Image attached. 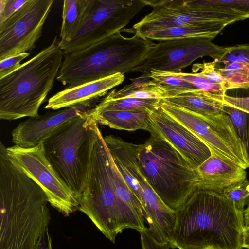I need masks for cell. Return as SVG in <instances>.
<instances>
[{"label": "cell", "instance_id": "11", "mask_svg": "<svg viewBox=\"0 0 249 249\" xmlns=\"http://www.w3.org/2000/svg\"><path fill=\"white\" fill-rule=\"evenodd\" d=\"M7 152L10 160L44 191L53 207L65 216L78 210V198L47 159L43 143L28 148L14 145L7 148Z\"/></svg>", "mask_w": 249, "mask_h": 249}, {"label": "cell", "instance_id": "36", "mask_svg": "<svg viewBox=\"0 0 249 249\" xmlns=\"http://www.w3.org/2000/svg\"><path fill=\"white\" fill-rule=\"evenodd\" d=\"M223 102L225 104L249 114V96L238 97L225 95L223 98Z\"/></svg>", "mask_w": 249, "mask_h": 249}, {"label": "cell", "instance_id": "5", "mask_svg": "<svg viewBox=\"0 0 249 249\" xmlns=\"http://www.w3.org/2000/svg\"><path fill=\"white\" fill-rule=\"evenodd\" d=\"M56 36L51 43L17 70L0 79V118L14 120L38 116L53 86L64 52Z\"/></svg>", "mask_w": 249, "mask_h": 249}, {"label": "cell", "instance_id": "8", "mask_svg": "<svg viewBox=\"0 0 249 249\" xmlns=\"http://www.w3.org/2000/svg\"><path fill=\"white\" fill-rule=\"evenodd\" d=\"M159 105L166 113L205 143L211 152L245 169L249 168V155L226 113L204 117L162 99Z\"/></svg>", "mask_w": 249, "mask_h": 249}, {"label": "cell", "instance_id": "28", "mask_svg": "<svg viewBox=\"0 0 249 249\" xmlns=\"http://www.w3.org/2000/svg\"><path fill=\"white\" fill-rule=\"evenodd\" d=\"M222 194L237 209L244 212L245 206L249 203V181L245 179L231 185L225 189Z\"/></svg>", "mask_w": 249, "mask_h": 249}, {"label": "cell", "instance_id": "33", "mask_svg": "<svg viewBox=\"0 0 249 249\" xmlns=\"http://www.w3.org/2000/svg\"><path fill=\"white\" fill-rule=\"evenodd\" d=\"M29 55L30 53L26 52L0 61V79L18 68L21 65L20 62Z\"/></svg>", "mask_w": 249, "mask_h": 249}, {"label": "cell", "instance_id": "14", "mask_svg": "<svg viewBox=\"0 0 249 249\" xmlns=\"http://www.w3.org/2000/svg\"><path fill=\"white\" fill-rule=\"evenodd\" d=\"M99 99L94 98L21 122L12 132L13 142L21 148L36 147L91 109Z\"/></svg>", "mask_w": 249, "mask_h": 249}, {"label": "cell", "instance_id": "24", "mask_svg": "<svg viewBox=\"0 0 249 249\" xmlns=\"http://www.w3.org/2000/svg\"><path fill=\"white\" fill-rule=\"evenodd\" d=\"M160 99L123 98L115 100L103 99L91 109L93 114L108 110L145 112L158 106Z\"/></svg>", "mask_w": 249, "mask_h": 249}, {"label": "cell", "instance_id": "15", "mask_svg": "<svg viewBox=\"0 0 249 249\" xmlns=\"http://www.w3.org/2000/svg\"><path fill=\"white\" fill-rule=\"evenodd\" d=\"M153 127L196 168L211 154L209 148L189 130L158 106L149 109Z\"/></svg>", "mask_w": 249, "mask_h": 249}, {"label": "cell", "instance_id": "1", "mask_svg": "<svg viewBox=\"0 0 249 249\" xmlns=\"http://www.w3.org/2000/svg\"><path fill=\"white\" fill-rule=\"evenodd\" d=\"M135 196L117 167L98 127L93 138L90 163L78 210L114 243L125 229L139 232L147 228L143 218L126 205Z\"/></svg>", "mask_w": 249, "mask_h": 249}, {"label": "cell", "instance_id": "21", "mask_svg": "<svg viewBox=\"0 0 249 249\" xmlns=\"http://www.w3.org/2000/svg\"><path fill=\"white\" fill-rule=\"evenodd\" d=\"M131 84L119 90L110 91L103 98L105 100H115L123 98L140 99H163L168 97L165 90L151 79L149 75L142 74L137 78L131 79Z\"/></svg>", "mask_w": 249, "mask_h": 249}, {"label": "cell", "instance_id": "35", "mask_svg": "<svg viewBox=\"0 0 249 249\" xmlns=\"http://www.w3.org/2000/svg\"><path fill=\"white\" fill-rule=\"evenodd\" d=\"M139 233L142 249H169V244L157 241L149 232L147 227Z\"/></svg>", "mask_w": 249, "mask_h": 249}, {"label": "cell", "instance_id": "23", "mask_svg": "<svg viewBox=\"0 0 249 249\" xmlns=\"http://www.w3.org/2000/svg\"><path fill=\"white\" fill-rule=\"evenodd\" d=\"M90 0H65L63 1L60 38L61 42L69 41L84 21Z\"/></svg>", "mask_w": 249, "mask_h": 249}, {"label": "cell", "instance_id": "31", "mask_svg": "<svg viewBox=\"0 0 249 249\" xmlns=\"http://www.w3.org/2000/svg\"><path fill=\"white\" fill-rule=\"evenodd\" d=\"M177 75L192 84L198 90L217 95H225L226 91L219 85L210 83L204 78L193 73L174 72Z\"/></svg>", "mask_w": 249, "mask_h": 249}, {"label": "cell", "instance_id": "18", "mask_svg": "<svg viewBox=\"0 0 249 249\" xmlns=\"http://www.w3.org/2000/svg\"><path fill=\"white\" fill-rule=\"evenodd\" d=\"M124 78V74L118 73L98 80L68 86L52 96L45 108L57 110L99 98L121 84Z\"/></svg>", "mask_w": 249, "mask_h": 249}, {"label": "cell", "instance_id": "37", "mask_svg": "<svg viewBox=\"0 0 249 249\" xmlns=\"http://www.w3.org/2000/svg\"><path fill=\"white\" fill-rule=\"evenodd\" d=\"M36 249H53L52 238L48 229L45 231Z\"/></svg>", "mask_w": 249, "mask_h": 249}, {"label": "cell", "instance_id": "25", "mask_svg": "<svg viewBox=\"0 0 249 249\" xmlns=\"http://www.w3.org/2000/svg\"><path fill=\"white\" fill-rule=\"evenodd\" d=\"M148 75L151 79L165 90L168 97L198 90L192 84L179 77L174 72L153 70Z\"/></svg>", "mask_w": 249, "mask_h": 249}, {"label": "cell", "instance_id": "7", "mask_svg": "<svg viewBox=\"0 0 249 249\" xmlns=\"http://www.w3.org/2000/svg\"><path fill=\"white\" fill-rule=\"evenodd\" d=\"M90 110L43 142L47 159L78 200L85 186L98 127Z\"/></svg>", "mask_w": 249, "mask_h": 249}, {"label": "cell", "instance_id": "29", "mask_svg": "<svg viewBox=\"0 0 249 249\" xmlns=\"http://www.w3.org/2000/svg\"><path fill=\"white\" fill-rule=\"evenodd\" d=\"M191 73L204 78L211 84L221 86L227 91L225 79L214 61L194 64Z\"/></svg>", "mask_w": 249, "mask_h": 249}, {"label": "cell", "instance_id": "40", "mask_svg": "<svg viewBox=\"0 0 249 249\" xmlns=\"http://www.w3.org/2000/svg\"></svg>", "mask_w": 249, "mask_h": 249}, {"label": "cell", "instance_id": "26", "mask_svg": "<svg viewBox=\"0 0 249 249\" xmlns=\"http://www.w3.org/2000/svg\"><path fill=\"white\" fill-rule=\"evenodd\" d=\"M216 65L225 79L227 90L249 88V65L233 62L221 66Z\"/></svg>", "mask_w": 249, "mask_h": 249}, {"label": "cell", "instance_id": "32", "mask_svg": "<svg viewBox=\"0 0 249 249\" xmlns=\"http://www.w3.org/2000/svg\"><path fill=\"white\" fill-rule=\"evenodd\" d=\"M208 5L230 8L249 16V0H204Z\"/></svg>", "mask_w": 249, "mask_h": 249}, {"label": "cell", "instance_id": "30", "mask_svg": "<svg viewBox=\"0 0 249 249\" xmlns=\"http://www.w3.org/2000/svg\"><path fill=\"white\" fill-rule=\"evenodd\" d=\"M214 61L219 66L233 62L249 65V43L225 47L224 53L218 60Z\"/></svg>", "mask_w": 249, "mask_h": 249}, {"label": "cell", "instance_id": "10", "mask_svg": "<svg viewBox=\"0 0 249 249\" xmlns=\"http://www.w3.org/2000/svg\"><path fill=\"white\" fill-rule=\"evenodd\" d=\"M152 7L133 26V32L144 37L155 31L176 26H200L211 24L227 25L249 18L203 9L197 0H145Z\"/></svg>", "mask_w": 249, "mask_h": 249}, {"label": "cell", "instance_id": "34", "mask_svg": "<svg viewBox=\"0 0 249 249\" xmlns=\"http://www.w3.org/2000/svg\"><path fill=\"white\" fill-rule=\"evenodd\" d=\"M27 0H0V24L18 10Z\"/></svg>", "mask_w": 249, "mask_h": 249}, {"label": "cell", "instance_id": "17", "mask_svg": "<svg viewBox=\"0 0 249 249\" xmlns=\"http://www.w3.org/2000/svg\"><path fill=\"white\" fill-rule=\"evenodd\" d=\"M196 169L198 175L197 188L219 193L228 187L246 179L245 169L213 152Z\"/></svg>", "mask_w": 249, "mask_h": 249}, {"label": "cell", "instance_id": "12", "mask_svg": "<svg viewBox=\"0 0 249 249\" xmlns=\"http://www.w3.org/2000/svg\"><path fill=\"white\" fill-rule=\"evenodd\" d=\"M212 40L196 37L155 43L132 72L147 75L153 70L178 72L204 56H209L216 61L224 53L225 47L214 44Z\"/></svg>", "mask_w": 249, "mask_h": 249}, {"label": "cell", "instance_id": "20", "mask_svg": "<svg viewBox=\"0 0 249 249\" xmlns=\"http://www.w3.org/2000/svg\"><path fill=\"white\" fill-rule=\"evenodd\" d=\"M149 109L145 112L108 110L96 114L92 113L90 110V112L98 124L111 128L128 131L138 129L149 131Z\"/></svg>", "mask_w": 249, "mask_h": 249}, {"label": "cell", "instance_id": "22", "mask_svg": "<svg viewBox=\"0 0 249 249\" xmlns=\"http://www.w3.org/2000/svg\"><path fill=\"white\" fill-rule=\"evenodd\" d=\"M227 26L223 24H211L172 27L152 32L146 35L145 38L159 41L196 37L213 39Z\"/></svg>", "mask_w": 249, "mask_h": 249}, {"label": "cell", "instance_id": "38", "mask_svg": "<svg viewBox=\"0 0 249 249\" xmlns=\"http://www.w3.org/2000/svg\"><path fill=\"white\" fill-rule=\"evenodd\" d=\"M242 246L249 249V226H244L242 230Z\"/></svg>", "mask_w": 249, "mask_h": 249}, {"label": "cell", "instance_id": "4", "mask_svg": "<svg viewBox=\"0 0 249 249\" xmlns=\"http://www.w3.org/2000/svg\"><path fill=\"white\" fill-rule=\"evenodd\" d=\"M154 44L137 34L125 37L118 32L83 49L64 53L56 80L73 86L132 72Z\"/></svg>", "mask_w": 249, "mask_h": 249}, {"label": "cell", "instance_id": "16", "mask_svg": "<svg viewBox=\"0 0 249 249\" xmlns=\"http://www.w3.org/2000/svg\"><path fill=\"white\" fill-rule=\"evenodd\" d=\"M113 160L142 209L160 199L153 191L137 164L134 143L113 135L104 137Z\"/></svg>", "mask_w": 249, "mask_h": 249}, {"label": "cell", "instance_id": "39", "mask_svg": "<svg viewBox=\"0 0 249 249\" xmlns=\"http://www.w3.org/2000/svg\"><path fill=\"white\" fill-rule=\"evenodd\" d=\"M244 226H249V203L243 212Z\"/></svg>", "mask_w": 249, "mask_h": 249}, {"label": "cell", "instance_id": "27", "mask_svg": "<svg viewBox=\"0 0 249 249\" xmlns=\"http://www.w3.org/2000/svg\"><path fill=\"white\" fill-rule=\"evenodd\" d=\"M223 111L230 118L249 155V114L225 104Z\"/></svg>", "mask_w": 249, "mask_h": 249}, {"label": "cell", "instance_id": "19", "mask_svg": "<svg viewBox=\"0 0 249 249\" xmlns=\"http://www.w3.org/2000/svg\"><path fill=\"white\" fill-rule=\"evenodd\" d=\"M224 96L195 90L162 100L196 114L211 117L223 113Z\"/></svg>", "mask_w": 249, "mask_h": 249}, {"label": "cell", "instance_id": "9", "mask_svg": "<svg viewBox=\"0 0 249 249\" xmlns=\"http://www.w3.org/2000/svg\"><path fill=\"white\" fill-rule=\"evenodd\" d=\"M147 6L145 0H90L84 21L68 41L61 42L64 53L77 51L120 32Z\"/></svg>", "mask_w": 249, "mask_h": 249}, {"label": "cell", "instance_id": "2", "mask_svg": "<svg viewBox=\"0 0 249 249\" xmlns=\"http://www.w3.org/2000/svg\"><path fill=\"white\" fill-rule=\"evenodd\" d=\"M41 188L9 158L0 143V249H36L51 215Z\"/></svg>", "mask_w": 249, "mask_h": 249}, {"label": "cell", "instance_id": "6", "mask_svg": "<svg viewBox=\"0 0 249 249\" xmlns=\"http://www.w3.org/2000/svg\"><path fill=\"white\" fill-rule=\"evenodd\" d=\"M150 124L148 139L133 144L136 160L156 195L176 212L197 188V169Z\"/></svg>", "mask_w": 249, "mask_h": 249}, {"label": "cell", "instance_id": "13", "mask_svg": "<svg viewBox=\"0 0 249 249\" xmlns=\"http://www.w3.org/2000/svg\"><path fill=\"white\" fill-rule=\"evenodd\" d=\"M53 2V0H27L0 24V61L36 47Z\"/></svg>", "mask_w": 249, "mask_h": 249}, {"label": "cell", "instance_id": "3", "mask_svg": "<svg viewBox=\"0 0 249 249\" xmlns=\"http://www.w3.org/2000/svg\"><path fill=\"white\" fill-rule=\"evenodd\" d=\"M243 212L222 193L197 188L176 212L170 248L243 249Z\"/></svg>", "mask_w": 249, "mask_h": 249}]
</instances>
